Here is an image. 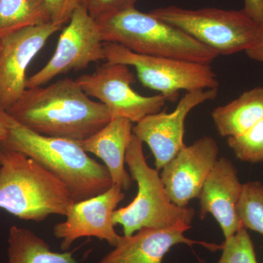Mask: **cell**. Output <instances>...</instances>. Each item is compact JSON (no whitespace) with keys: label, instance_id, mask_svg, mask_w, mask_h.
<instances>
[{"label":"cell","instance_id":"obj_1","mask_svg":"<svg viewBox=\"0 0 263 263\" xmlns=\"http://www.w3.org/2000/svg\"><path fill=\"white\" fill-rule=\"evenodd\" d=\"M6 112L38 134L76 142L93 136L112 119L104 104L90 99L68 78L46 87L27 88Z\"/></svg>","mask_w":263,"mask_h":263},{"label":"cell","instance_id":"obj_2","mask_svg":"<svg viewBox=\"0 0 263 263\" xmlns=\"http://www.w3.org/2000/svg\"><path fill=\"white\" fill-rule=\"evenodd\" d=\"M0 119L8 130L6 141L0 146L36 161L65 185L75 202L100 195L113 186L105 164L91 158L77 142L38 134L3 109Z\"/></svg>","mask_w":263,"mask_h":263},{"label":"cell","instance_id":"obj_3","mask_svg":"<svg viewBox=\"0 0 263 263\" xmlns=\"http://www.w3.org/2000/svg\"><path fill=\"white\" fill-rule=\"evenodd\" d=\"M65 184L28 156L0 146V209L41 222L75 203Z\"/></svg>","mask_w":263,"mask_h":263},{"label":"cell","instance_id":"obj_4","mask_svg":"<svg viewBox=\"0 0 263 263\" xmlns=\"http://www.w3.org/2000/svg\"><path fill=\"white\" fill-rule=\"evenodd\" d=\"M104 42L135 53L211 64L219 56L183 31L136 8L98 22Z\"/></svg>","mask_w":263,"mask_h":263},{"label":"cell","instance_id":"obj_5","mask_svg":"<svg viewBox=\"0 0 263 263\" xmlns=\"http://www.w3.org/2000/svg\"><path fill=\"white\" fill-rule=\"evenodd\" d=\"M143 143L133 135L126 152L125 163L132 179L138 184V193L127 206L116 209L114 226H122L124 236H130L143 228L191 226L195 210L177 206L171 201L158 171L147 163Z\"/></svg>","mask_w":263,"mask_h":263},{"label":"cell","instance_id":"obj_6","mask_svg":"<svg viewBox=\"0 0 263 263\" xmlns=\"http://www.w3.org/2000/svg\"><path fill=\"white\" fill-rule=\"evenodd\" d=\"M151 14L183 31L219 55H230L253 47L263 28L241 10L216 8L186 9L171 6L150 10Z\"/></svg>","mask_w":263,"mask_h":263},{"label":"cell","instance_id":"obj_7","mask_svg":"<svg viewBox=\"0 0 263 263\" xmlns=\"http://www.w3.org/2000/svg\"><path fill=\"white\" fill-rule=\"evenodd\" d=\"M105 60L132 66L145 87L175 102L181 90L218 89L219 81L210 64L135 53L122 45L104 42Z\"/></svg>","mask_w":263,"mask_h":263},{"label":"cell","instance_id":"obj_8","mask_svg":"<svg viewBox=\"0 0 263 263\" xmlns=\"http://www.w3.org/2000/svg\"><path fill=\"white\" fill-rule=\"evenodd\" d=\"M69 22L60 34L51 60L27 79V89L43 86L62 74L81 70L92 62L105 60L100 26L86 8L79 5Z\"/></svg>","mask_w":263,"mask_h":263},{"label":"cell","instance_id":"obj_9","mask_svg":"<svg viewBox=\"0 0 263 263\" xmlns=\"http://www.w3.org/2000/svg\"><path fill=\"white\" fill-rule=\"evenodd\" d=\"M76 81L88 96L98 99L108 108L112 119L124 117L134 124L161 111L167 102L160 94L146 97L134 91L131 86L134 74L122 64L107 62Z\"/></svg>","mask_w":263,"mask_h":263},{"label":"cell","instance_id":"obj_10","mask_svg":"<svg viewBox=\"0 0 263 263\" xmlns=\"http://www.w3.org/2000/svg\"><path fill=\"white\" fill-rule=\"evenodd\" d=\"M62 26L50 22L0 38V109L8 111L24 94L27 67Z\"/></svg>","mask_w":263,"mask_h":263},{"label":"cell","instance_id":"obj_11","mask_svg":"<svg viewBox=\"0 0 263 263\" xmlns=\"http://www.w3.org/2000/svg\"><path fill=\"white\" fill-rule=\"evenodd\" d=\"M217 95L218 89L186 91L174 111L151 114L133 126V134L152 151L157 171L163 168L185 146L184 124L188 114L204 102L214 100Z\"/></svg>","mask_w":263,"mask_h":263},{"label":"cell","instance_id":"obj_12","mask_svg":"<svg viewBox=\"0 0 263 263\" xmlns=\"http://www.w3.org/2000/svg\"><path fill=\"white\" fill-rule=\"evenodd\" d=\"M124 190L113 185L105 193L76 202L65 221L53 227V235L61 240V249L68 251L71 246L84 237H95L115 247L121 235L114 229L113 214L125 197Z\"/></svg>","mask_w":263,"mask_h":263},{"label":"cell","instance_id":"obj_13","mask_svg":"<svg viewBox=\"0 0 263 263\" xmlns=\"http://www.w3.org/2000/svg\"><path fill=\"white\" fill-rule=\"evenodd\" d=\"M218 159L219 146L212 137H202L183 147L164 166L160 175L171 201L185 208L198 198Z\"/></svg>","mask_w":263,"mask_h":263},{"label":"cell","instance_id":"obj_14","mask_svg":"<svg viewBox=\"0 0 263 263\" xmlns=\"http://www.w3.org/2000/svg\"><path fill=\"white\" fill-rule=\"evenodd\" d=\"M243 183L234 164L226 157L218 159L199 195L200 217L212 214L219 223L224 239H229L243 228L238 205Z\"/></svg>","mask_w":263,"mask_h":263},{"label":"cell","instance_id":"obj_15","mask_svg":"<svg viewBox=\"0 0 263 263\" xmlns=\"http://www.w3.org/2000/svg\"><path fill=\"white\" fill-rule=\"evenodd\" d=\"M191 226H179L166 229L143 228L130 236L121 235L113 250L98 263H163L165 254L174 246L201 245L212 252L221 250V245L190 239L184 233Z\"/></svg>","mask_w":263,"mask_h":263},{"label":"cell","instance_id":"obj_16","mask_svg":"<svg viewBox=\"0 0 263 263\" xmlns=\"http://www.w3.org/2000/svg\"><path fill=\"white\" fill-rule=\"evenodd\" d=\"M134 123L124 117L111 119L98 133L84 141L77 142L86 153L103 161L114 185L124 191L131 187L132 178L126 171V152L133 136Z\"/></svg>","mask_w":263,"mask_h":263},{"label":"cell","instance_id":"obj_17","mask_svg":"<svg viewBox=\"0 0 263 263\" xmlns=\"http://www.w3.org/2000/svg\"><path fill=\"white\" fill-rule=\"evenodd\" d=\"M213 121L220 136H238L263 119V87L245 91L238 98L213 110Z\"/></svg>","mask_w":263,"mask_h":263},{"label":"cell","instance_id":"obj_18","mask_svg":"<svg viewBox=\"0 0 263 263\" xmlns=\"http://www.w3.org/2000/svg\"><path fill=\"white\" fill-rule=\"evenodd\" d=\"M8 263H77L73 252H53L32 230L13 226L8 234Z\"/></svg>","mask_w":263,"mask_h":263},{"label":"cell","instance_id":"obj_19","mask_svg":"<svg viewBox=\"0 0 263 263\" xmlns=\"http://www.w3.org/2000/svg\"><path fill=\"white\" fill-rule=\"evenodd\" d=\"M51 22L46 0H0V38Z\"/></svg>","mask_w":263,"mask_h":263},{"label":"cell","instance_id":"obj_20","mask_svg":"<svg viewBox=\"0 0 263 263\" xmlns=\"http://www.w3.org/2000/svg\"><path fill=\"white\" fill-rule=\"evenodd\" d=\"M240 222L246 229L263 235V184L259 181L243 183L238 205Z\"/></svg>","mask_w":263,"mask_h":263},{"label":"cell","instance_id":"obj_21","mask_svg":"<svg viewBox=\"0 0 263 263\" xmlns=\"http://www.w3.org/2000/svg\"><path fill=\"white\" fill-rule=\"evenodd\" d=\"M228 144L238 160L249 163L263 162V119L245 133L228 138Z\"/></svg>","mask_w":263,"mask_h":263},{"label":"cell","instance_id":"obj_22","mask_svg":"<svg viewBox=\"0 0 263 263\" xmlns=\"http://www.w3.org/2000/svg\"><path fill=\"white\" fill-rule=\"evenodd\" d=\"M220 263H258L253 242L245 228L221 245Z\"/></svg>","mask_w":263,"mask_h":263},{"label":"cell","instance_id":"obj_23","mask_svg":"<svg viewBox=\"0 0 263 263\" xmlns=\"http://www.w3.org/2000/svg\"><path fill=\"white\" fill-rule=\"evenodd\" d=\"M138 0H79L97 22L105 20L122 12L136 8Z\"/></svg>","mask_w":263,"mask_h":263},{"label":"cell","instance_id":"obj_24","mask_svg":"<svg viewBox=\"0 0 263 263\" xmlns=\"http://www.w3.org/2000/svg\"><path fill=\"white\" fill-rule=\"evenodd\" d=\"M51 12V22L63 25L69 22L76 8L80 5L79 0H46Z\"/></svg>","mask_w":263,"mask_h":263},{"label":"cell","instance_id":"obj_25","mask_svg":"<svg viewBox=\"0 0 263 263\" xmlns=\"http://www.w3.org/2000/svg\"><path fill=\"white\" fill-rule=\"evenodd\" d=\"M243 10L263 28V0H245Z\"/></svg>","mask_w":263,"mask_h":263},{"label":"cell","instance_id":"obj_26","mask_svg":"<svg viewBox=\"0 0 263 263\" xmlns=\"http://www.w3.org/2000/svg\"><path fill=\"white\" fill-rule=\"evenodd\" d=\"M245 53L252 60L263 62V37L258 43L246 51Z\"/></svg>","mask_w":263,"mask_h":263},{"label":"cell","instance_id":"obj_27","mask_svg":"<svg viewBox=\"0 0 263 263\" xmlns=\"http://www.w3.org/2000/svg\"><path fill=\"white\" fill-rule=\"evenodd\" d=\"M8 136V128H7L5 123L0 119V144H2V143H4L6 141Z\"/></svg>","mask_w":263,"mask_h":263},{"label":"cell","instance_id":"obj_28","mask_svg":"<svg viewBox=\"0 0 263 263\" xmlns=\"http://www.w3.org/2000/svg\"><path fill=\"white\" fill-rule=\"evenodd\" d=\"M200 263H207V262H205V261L201 260V259H200ZM216 263H220V262H219V261H218V262H216Z\"/></svg>","mask_w":263,"mask_h":263}]
</instances>
